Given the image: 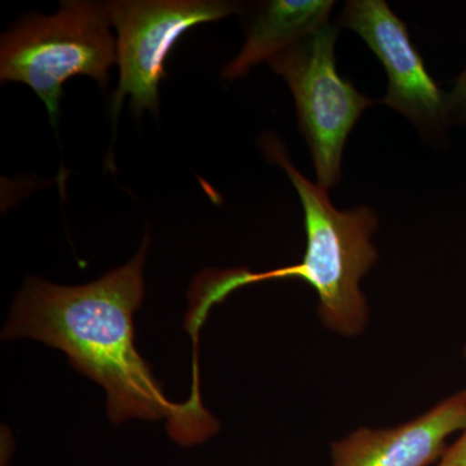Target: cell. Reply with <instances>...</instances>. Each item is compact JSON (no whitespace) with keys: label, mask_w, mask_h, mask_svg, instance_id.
Listing matches in <instances>:
<instances>
[{"label":"cell","mask_w":466,"mask_h":466,"mask_svg":"<svg viewBox=\"0 0 466 466\" xmlns=\"http://www.w3.org/2000/svg\"><path fill=\"white\" fill-rule=\"evenodd\" d=\"M259 147L268 161L283 168L299 193L308 236L305 257L299 265L266 272L208 269L196 279L189 291L187 321L202 328L211 308L238 288L260 281L300 279L317 291L319 317L325 327L342 336H358L368 321L360 280L379 258L372 244V236L379 228L375 211L368 207L337 210L327 189L312 183L294 167L278 135H263Z\"/></svg>","instance_id":"cell-2"},{"label":"cell","mask_w":466,"mask_h":466,"mask_svg":"<svg viewBox=\"0 0 466 466\" xmlns=\"http://www.w3.org/2000/svg\"><path fill=\"white\" fill-rule=\"evenodd\" d=\"M464 357H465V359H466V346H465V348H464Z\"/></svg>","instance_id":"cell-11"},{"label":"cell","mask_w":466,"mask_h":466,"mask_svg":"<svg viewBox=\"0 0 466 466\" xmlns=\"http://www.w3.org/2000/svg\"><path fill=\"white\" fill-rule=\"evenodd\" d=\"M116 30L118 87L113 96V122L126 96L137 116L157 112L165 61L184 33L201 24L231 16L238 3L217 0H115L104 3Z\"/></svg>","instance_id":"cell-5"},{"label":"cell","mask_w":466,"mask_h":466,"mask_svg":"<svg viewBox=\"0 0 466 466\" xmlns=\"http://www.w3.org/2000/svg\"><path fill=\"white\" fill-rule=\"evenodd\" d=\"M466 428V389L397 428H361L332 446V466H429L451 434Z\"/></svg>","instance_id":"cell-7"},{"label":"cell","mask_w":466,"mask_h":466,"mask_svg":"<svg viewBox=\"0 0 466 466\" xmlns=\"http://www.w3.org/2000/svg\"><path fill=\"white\" fill-rule=\"evenodd\" d=\"M337 35L339 29L325 24L268 61L289 86L318 184L327 191L341 182L346 140L364 110L375 104L337 72Z\"/></svg>","instance_id":"cell-4"},{"label":"cell","mask_w":466,"mask_h":466,"mask_svg":"<svg viewBox=\"0 0 466 466\" xmlns=\"http://www.w3.org/2000/svg\"><path fill=\"white\" fill-rule=\"evenodd\" d=\"M149 244L146 236L127 265L81 287L30 278L15 299L2 337H26L63 350L73 367L106 389L113 424L131 417L167 419L171 437L189 446L216 434L219 424L202 401L168 400L134 343L133 317L143 302Z\"/></svg>","instance_id":"cell-1"},{"label":"cell","mask_w":466,"mask_h":466,"mask_svg":"<svg viewBox=\"0 0 466 466\" xmlns=\"http://www.w3.org/2000/svg\"><path fill=\"white\" fill-rule=\"evenodd\" d=\"M336 3L330 0H272L260 7L238 56L223 70L228 81L296 45L329 23Z\"/></svg>","instance_id":"cell-8"},{"label":"cell","mask_w":466,"mask_h":466,"mask_svg":"<svg viewBox=\"0 0 466 466\" xmlns=\"http://www.w3.org/2000/svg\"><path fill=\"white\" fill-rule=\"evenodd\" d=\"M437 466H466V428L461 437L447 449Z\"/></svg>","instance_id":"cell-10"},{"label":"cell","mask_w":466,"mask_h":466,"mask_svg":"<svg viewBox=\"0 0 466 466\" xmlns=\"http://www.w3.org/2000/svg\"><path fill=\"white\" fill-rule=\"evenodd\" d=\"M61 5L52 16L27 17L3 35L0 45V78L29 86L55 127L64 84L86 76L104 87L116 60L106 5L86 0Z\"/></svg>","instance_id":"cell-3"},{"label":"cell","mask_w":466,"mask_h":466,"mask_svg":"<svg viewBox=\"0 0 466 466\" xmlns=\"http://www.w3.org/2000/svg\"><path fill=\"white\" fill-rule=\"evenodd\" d=\"M447 115L450 124L466 125V66L447 92Z\"/></svg>","instance_id":"cell-9"},{"label":"cell","mask_w":466,"mask_h":466,"mask_svg":"<svg viewBox=\"0 0 466 466\" xmlns=\"http://www.w3.org/2000/svg\"><path fill=\"white\" fill-rule=\"evenodd\" d=\"M367 43L388 73L382 103L406 116L420 133L440 137L447 125V94L435 84L408 27L383 0H350L339 20Z\"/></svg>","instance_id":"cell-6"}]
</instances>
